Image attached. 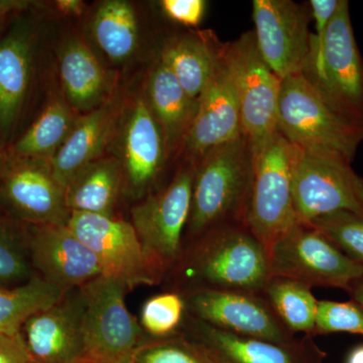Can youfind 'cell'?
<instances>
[{
  "label": "cell",
  "instance_id": "6da1fadb",
  "mask_svg": "<svg viewBox=\"0 0 363 363\" xmlns=\"http://www.w3.org/2000/svg\"><path fill=\"white\" fill-rule=\"evenodd\" d=\"M269 274L266 247L247 224L215 229L184 248L167 274L173 292L195 290L262 294Z\"/></svg>",
  "mask_w": 363,
  "mask_h": 363
},
{
  "label": "cell",
  "instance_id": "7a4b0ae2",
  "mask_svg": "<svg viewBox=\"0 0 363 363\" xmlns=\"http://www.w3.org/2000/svg\"><path fill=\"white\" fill-rule=\"evenodd\" d=\"M183 250L221 227L245 223L253 180V154L245 135L195 162Z\"/></svg>",
  "mask_w": 363,
  "mask_h": 363
},
{
  "label": "cell",
  "instance_id": "3957f363",
  "mask_svg": "<svg viewBox=\"0 0 363 363\" xmlns=\"http://www.w3.org/2000/svg\"><path fill=\"white\" fill-rule=\"evenodd\" d=\"M277 128L295 147L352 162L363 128L339 116L303 74L281 80Z\"/></svg>",
  "mask_w": 363,
  "mask_h": 363
},
{
  "label": "cell",
  "instance_id": "277c9868",
  "mask_svg": "<svg viewBox=\"0 0 363 363\" xmlns=\"http://www.w3.org/2000/svg\"><path fill=\"white\" fill-rule=\"evenodd\" d=\"M303 75L334 111L363 128V59L346 0H341L329 23L321 54L308 61Z\"/></svg>",
  "mask_w": 363,
  "mask_h": 363
},
{
  "label": "cell",
  "instance_id": "5b68a950",
  "mask_svg": "<svg viewBox=\"0 0 363 363\" xmlns=\"http://www.w3.org/2000/svg\"><path fill=\"white\" fill-rule=\"evenodd\" d=\"M194 168H182L166 188L150 193L131 209V222L143 252L164 279L183 252L190 215Z\"/></svg>",
  "mask_w": 363,
  "mask_h": 363
},
{
  "label": "cell",
  "instance_id": "8992f818",
  "mask_svg": "<svg viewBox=\"0 0 363 363\" xmlns=\"http://www.w3.org/2000/svg\"><path fill=\"white\" fill-rule=\"evenodd\" d=\"M294 207L298 221L350 211L363 216V179L351 162L290 143Z\"/></svg>",
  "mask_w": 363,
  "mask_h": 363
},
{
  "label": "cell",
  "instance_id": "52a82bcc",
  "mask_svg": "<svg viewBox=\"0 0 363 363\" xmlns=\"http://www.w3.org/2000/svg\"><path fill=\"white\" fill-rule=\"evenodd\" d=\"M271 276L311 286L348 292L363 278V266L350 259L311 225L298 221L267 250Z\"/></svg>",
  "mask_w": 363,
  "mask_h": 363
},
{
  "label": "cell",
  "instance_id": "ba28073f",
  "mask_svg": "<svg viewBox=\"0 0 363 363\" xmlns=\"http://www.w3.org/2000/svg\"><path fill=\"white\" fill-rule=\"evenodd\" d=\"M253 154V180L245 224L267 252L297 223L290 143L279 131Z\"/></svg>",
  "mask_w": 363,
  "mask_h": 363
},
{
  "label": "cell",
  "instance_id": "9c48e42d",
  "mask_svg": "<svg viewBox=\"0 0 363 363\" xmlns=\"http://www.w3.org/2000/svg\"><path fill=\"white\" fill-rule=\"evenodd\" d=\"M128 290L123 281L104 274L80 288L82 359L111 362L131 357L147 340L140 323L126 307Z\"/></svg>",
  "mask_w": 363,
  "mask_h": 363
},
{
  "label": "cell",
  "instance_id": "30bf717a",
  "mask_svg": "<svg viewBox=\"0 0 363 363\" xmlns=\"http://www.w3.org/2000/svg\"><path fill=\"white\" fill-rule=\"evenodd\" d=\"M223 52L238 93L243 135L255 152L278 131L281 80L262 59L253 30L223 44Z\"/></svg>",
  "mask_w": 363,
  "mask_h": 363
},
{
  "label": "cell",
  "instance_id": "8fae6325",
  "mask_svg": "<svg viewBox=\"0 0 363 363\" xmlns=\"http://www.w3.org/2000/svg\"><path fill=\"white\" fill-rule=\"evenodd\" d=\"M0 204L23 225H67L71 210L65 188L52 175L50 161L9 155L1 181Z\"/></svg>",
  "mask_w": 363,
  "mask_h": 363
},
{
  "label": "cell",
  "instance_id": "7c38bea8",
  "mask_svg": "<svg viewBox=\"0 0 363 363\" xmlns=\"http://www.w3.org/2000/svg\"><path fill=\"white\" fill-rule=\"evenodd\" d=\"M67 226L96 257L104 276L123 281L128 290L161 283L130 222L72 212Z\"/></svg>",
  "mask_w": 363,
  "mask_h": 363
},
{
  "label": "cell",
  "instance_id": "4fadbf2b",
  "mask_svg": "<svg viewBox=\"0 0 363 363\" xmlns=\"http://www.w3.org/2000/svg\"><path fill=\"white\" fill-rule=\"evenodd\" d=\"M180 294L189 316L221 330L277 343L297 339L281 324L262 294L218 290Z\"/></svg>",
  "mask_w": 363,
  "mask_h": 363
},
{
  "label": "cell",
  "instance_id": "5bb4252c",
  "mask_svg": "<svg viewBox=\"0 0 363 363\" xmlns=\"http://www.w3.org/2000/svg\"><path fill=\"white\" fill-rule=\"evenodd\" d=\"M255 40L262 59L281 80L303 74L310 52L309 18L291 0H255Z\"/></svg>",
  "mask_w": 363,
  "mask_h": 363
},
{
  "label": "cell",
  "instance_id": "9a60e30c",
  "mask_svg": "<svg viewBox=\"0 0 363 363\" xmlns=\"http://www.w3.org/2000/svg\"><path fill=\"white\" fill-rule=\"evenodd\" d=\"M179 333L212 363H324L326 358L309 336L291 343L272 342L221 330L188 314Z\"/></svg>",
  "mask_w": 363,
  "mask_h": 363
},
{
  "label": "cell",
  "instance_id": "2e32d148",
  "mask_svg": "<svg viewBox=\"0 0 363 363\" xmlns=\"http://www.w3.org/2000/svg\"><path fill=\"white\" fill-rule=\"evenodd\" d=\"M241 136L243 131L238 93L221 44L213 74L200 97L181 147L195 164L209 150Z\"/></svg>",
  "mask_w": 363,
  "mask_h": 363
},
{
  "label": "cell",
  "instance_id": "e0dca14e",
  "mask_svg": "<svg viewBox=\"0 0 363 363\" xmlns=\"http://www.w3.org/2000/svg\"><path fill=\"white\" fill-rule=\"evenodd\" d=\"M35 274L67 293L104 276L99 262L65 225H26Z\"/></svg>",
  "mask_w": 363,
  "mask_h": 363
},
{
  "label": "cell",
  "instance_id": "ac0fdd59",
  "mask_svg": "<svg viewBox=\"0 0 363 363\" xmlns=\"http://www.w3.org/2000/svg\"><path fill=\"white\" fill-rule=\"evenodd\" d=\"M80 288L32 315L20 333L33 363H78L84 357Z\"/></svg>",
  "mask_w": 363,
  "mask_h": 363
},
{
  "label": "cell",
  "instance_id": "d6986e66",
  "mask_svg": "<svg viewBox=\"0 0 363 363\" xmlns=\"http://www.w3.org/2000/svg\"><path fill=\"white\" fill-rule=\"evenodd\" d=\"M121 150L123 187L126 194L143 199L161 174L168 150L164 133L145 97H138L123 114Z\"/></svg>",
  "mask_w": 363,
  "mask_h": 363
},
{
  "label": "cell",
  "instance_id": "ffe728a7",
  "mask_svg": "<svg viewBox=\"0 0 363 363\" xmlns=\"http://www.w3.org/2000/svg\"><path fill=\"white\" fill-rule=\"evenodd\" d=\"M37 30L20 16L0 35V131L9 136L23 111L32 78Z\"/></svg>",
  "mask_w": 363,
  "mask_h": 363
},
{
  "label": "cell",
  "instance_id": "44dd1931",
  "mask_svg": "<svg viewBox=\"0 0 363 363\" xmlns=\"http://www.w3.org/2000/svg\"><path fill=\"white\" fill-rule=\"evenodd\" d=\"M123 116V100L113 93L96 109L78 117L70 135L50 161L52 175L64 188L81 169L102 157Z\"/></svg>",
  "mask_w": 363,
  "mask_h": 363
},
{
  "label": "cell",
  "instance_id": "7402d4cb",
  "mask_svg": "<svg viewBox=\"0 0 363 363\" xmlns=\"http://www.w3.org/2000/svg\"><path fill=\"white\" fill-rule=\"evenodd\" d=\"M60 78L67 104L75 111L88 113L113 94L108 74L80 40H69L60 52Z\"/></svg>",
  "mask_w": 363,
  "mask_h": 363
},
{
  "label": "cell",
  "instance_id": "603a6c76",
  "mask_svg": "<svg viewBox=\"0 0 363 363\" xmlns=\"http://www.w3.org/2000/svg\"><path fill=\"white\" fill-rule=\"evenodd\" d=\"M145 99L161 126L168 154L181 147L194 118L198 102L189 96L161 60L147 76Z\"/></svg>",
  "mask_w": 363,
  "mask_h": 363
},
{
  "label": "cell",
  "instance_id": "cb8c5ba5",
  "mask_svg": "<svg viewBox=\"0 0 363 363\" xmlns=\"http://www.w3.org/2000/svg\"><path fill=\"white\" fill-rule=\"evenodd\" d=\"M123 187V168L119 160L101 157L69 182L65 188L67 205L71 212L114 216Z\"/></svg>",
  "mask_w": 363,
  "mask_h": 363
},
{
  "label": "cell",
  "instance_id": "d4e9b609",
  "mask_svg": "<svg viewBox=\"0 0 363 363\" xmlns=\"http://www.w3.org/2000/svg\"><path fill=\"white\" fill-rule=\"evenodd\" d=\"M220 45L210 35H181L166 43L160 60L189 96L199 102L213 74Z\"/></svg>",
  "mask_w": 363,
  "mask_h": 363
},
{
  "label": "cell",
  "instance_id": "484cf974",
  "mask_svg": "<svg viewBox=\"0 0 363 363\" xmlns=\"http://www.w3.org/2000/svg\"><path fill=\"white\" fill-rule=\"evenodd\" d=\"M77 119L76 111L67 101L52 99L9 150V155L51 161L70 135Z\"/></svg>",
  "mask_w": 363,
  "mask_h": 363
},
{
  "label": "cell",
  "instance_id": "4316f807",
  "mask_svg": "<svg viewBox=\"0 0 363 363\" xmlns=\"http://www.w3.org/2000/svg\"><path fill=\"white\" fill-rule=\"evenodd\" d=\"M92 33L102 52L114 63H123L135 54L140 28L135 9L124 0L101 2L92 20Z\"/></svg>",
  "mask_w": 363,
  "mask_h": 363
},
{
  "label": "cell",
  "instance_id": "83f0119b",
  "mask_svg": "<svg viewBox=\"0 0 363 363\" xmlns=\"http://www.w3.org/2000/svg\"><path fill=\"white\" fill-rule=\"evenodd\" d=\"M311 290V286L296 279L271 276L262 294L291 333H304L313 338L318 300Z\"/></svg>",
  "mask_w": 363,
  "mask_h": 363
},
{
  "label": "cell",
  "instance_id": "f1b7e54d",
  "mask_svg": "<svg viewBox=\"0 0 363 363\" xmlns=\"http://www.w3.org/2000/svg\"><path fill=\"white\" fill-rule=\"evenodd\" d=\"M64 294L38 274L23 285L0 288V333H18L28 318L51 307Z\"/></svg>",
  "mask_w": 363,
  "mask_h": 363
},
{
  "label": "cell",
  "instance_id": "f546056e",
  "mask_svg": "<svg viewBox=\"0 0 363 363\" xmlns=\"http://www.w3.org/2000/svg\"><path fill=\"white\" fill-rule=\"evenodd\" d=\"M35 274L26 225L0 215V288L23 285Z\"/></svg>",
  "mask_w": 363,
  "mask_h": 363
},
{
  "label": "cell",
  "instance_id": "4dcf8cb0",
  "mask_svg": "<svg viewBox=\"0 0 363 363\" xmlns=\"http://www.w3.org/2000/svg\"><path fill=\"white\" fill-rule=\"evenodd\" d=\"M186 314L183 296L169 291L154 296L143 304L140 326L152 339L171 337L179 333Z\"/></svg>",
  "mask_w": 363,
  "mask_h": 363
},
{
  "label": "cell",
  "instance_id": "1f68e13d",
  "mask_svg": "<svg viewBox=\"0 0 363 363\" xmlns=\"http://www.w3.org/2000/svg\"><path fill=\"white\" fill-rule=\"evenodd\" d=\"M307 224L316 229L350 259L363 266V216L337 211L317 217Z\"/></svg>",
  "mask_w": 363,
  "mask_h": 363
},
{
  "label": "cell",
  "instance_id": "d6a6232c",
  "mask_svg": "<svg viewBox=\"0 0 363 363\" xmlns=\"http://www.w3.org/2000/svg\"><path fill=\"white\" fill-rule=\"evenodd\" d=\"M133 363H212L194 344L177 333L171 337L149 338L136 350Z\"/></svg>",
  "mask_w": 363,
  "mask_h": 363
},
{
  "label": "cell",
  "instance_id": "836d02e7",
  "mask_svg": "<svg viewBox=\"0 0 363 363\" xmlns=\"http://www.w3.org/2000/svg\"><path fill=\"white\" fill-rule=\"evenodd\" d=\"M347 332L363 336V310L354 301H318L313 337Z\"/></svg>",
  "mask_w": 363,
  "mask_h": 363
},
{
  "label": "cell",
  "instance_id": "e575fe53",
  "mask_svg": "<svg viewBox=\"0 0 363 363\" xmlns=\"http://www.w3.org/2000/svg\"><path fill=\"white\" fill-rule=\"evenodd\" d=\"M204 0H162L161 7L169 20L196 28L202 23L206 11Z\"/></svg>",
  "mask_w": 363,
  "mask_h": 363
},
{
  "label": "cell",
  "instance_id": "d590c367",
  "mask_svg": "<svg viewBox=\"0 0 363 363\" xmlns=\"http://www.w3.org/2000/svg\"><path fill=\"white\" fill-rule=\"evenodd\" d=\"M0 363H33L20 332L0 333Z\"/></svg>",
  "mask_w": 363,
  "mask_h": 363
},
{
  "label": "cell",
  "instance_id": "8d00e7d4",
  "mask_svg": "<svg viewBox=\"0 0 363 363\" xmlns=\"http://www.w3.org/2000/svg\"><path fill=\"white\" fill-rule=\"evenodd\" d=\"M33 6L30 1H18V0H0V35L6 28L9 16L13 13H20L28 11Z\"/></svg>",
  "mask_w": 363,
  "mask_h": 363
},
{
  "label": "cell",
  "instance_id": "74e56055",
  "mask_svg": "<svg viewBox=\"0 0 363 363\" xmlns=\"http://www.w3.org/2000/svg\"><path fill=\"white\" fill-rule=\"evenodd\" d=\"M56 6L62 13L79 16L84 11L85 4L80 0H58Z\"/></svg>",
  "mask_w": 363,
  "mask_h": 363
},
{
  "label": "cell",
  "instance_id": "f35d334b",
  "mask_svg": "<svg viewBox=\"0 0 363 363\" xmlns=\"http://www.w3.org/2000/svg\"><path fill=\"white\" fill-rule=\"evenodd\" d=\"M347 293L350 294L351 300L354 301L363 310V278L351 286Z\"/></svg>",
  "mask_w": 363,
  "mask_h": 363
},
{
  "label": "cell",
  "instance_id": "ab89813d",
  "mask_svg": "<svg viewBox=\"0 0 363 363\" xmlns=\"http://www.w3.org/2000/svg\"><path fill=\"white\" fill-rule=\"evenodd\" d=\"M346 363H363V344L355 346L350 351V354L346 358Z\"/></svg>",
  "mask_w": 363,
  "mask_h": 363
},
{
  "label": "cell",
  "instance_id": "60d3db41",
  "mask_svg": "<svg viewBox=\"0 0 363 363\" xmlns=\"http://www.w3.org/2000/svg\"><path fill=\"white\" fill-rule=\"evenodd\" d=\"M9 159V152L0 143V181H1L2 174H4V168H6V162Z\"/></svg>",
  "mask_w": 363,
  "mask_h": 363
},
{
  "label": "cell",
  "instance_id": "b9f144b4",
  "mask_svg": "<svg viewBox=\"0 0 363 363\" xmlns=\"http://www.w3.org/2000/svg\"><path fill=\"white\" fill-rule=\"evenodd\" d=\"M78 363H133V355L131 357L121 358V359L111 360V362H102V360L82 359Z\"/></svg>",
  "mask_w": 363,
  "mask_h": 363
},
{
  "label": "cell",
  "instance_id": "7bdbcfd3",
  "mask_svg": "<svg viewBox=\"0 0 363 363\" xmlns=\"http://www.w3.org/2000/svg\"></svg>",
  "mask_w": 363,
  "mask_h": 363
}]
</instances>
